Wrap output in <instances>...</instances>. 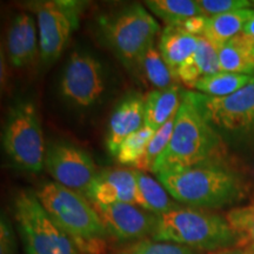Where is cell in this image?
I'll return each mask as SVG.
<instances>
[{
  "mask_svg": "<svg viewBox=\"0 0 254 254\" xmlns=\"http://www.w3.org/2000/svg\"><path fill=\"white\" fill-rule=\"evenodd\" d=\"M224 154L221 135L182 94L170 145L158 159L152 173L159 177L198 165L222 161Z\"/></svg>",
  "mask_w": 254,
  "mask_h": 254,
  "instance_id": "obj_2",
  "label": "cell"
},
{
  "mask_svg": "<svg viewBox=\"0 0 254 254\" xmlns=\"http://www.w3.org/2000/svg\"><path fill=\"white\" fill-rule=\"evenodd\" d=\"M221 72L254 75V52L243 34H238L219 49Z\"/></svg>",
  "mask_w": 254,
  "mask_h": 254,
  "instance_id": "obj_20",
  "label": "cell"
},
{
  "mask_svg": "<svg viewBox=\"0 0 254 254\" xmlns=\"http://www.w3.org/2000/svg\"><path fill=\"white\" fill-rule=\"evenodd\" d=\"M13 212L26 254H79L34 192H19L13 201Z\"/></svg>",
  "mask_w": 254,
  "mask_h": 254,
  "instance_id": "obj_8",
  "label": "cell"
},
{
  "mask_svg": "<svg viewBox=\"0 0 254 254\" xmlns=\"http://www.w3.org/2000/svg\"><path fill=\"white\" fill-rule=\"evenodd\" d=\"M207 21H208V17L199 14V15H194V17L186 19V20H184L183 23H180L179 25H176V26L182 27L184 31L187 32V33L190 34V36L204 37L206 27H207Z\"/></svg>",
  "mask_w": 254,
  "mask_h": 254,
  "instance_id": "obj_31",
  "label": "cell"
},
{
  "mask_svg": "<svg viewBox=\"0 0 254 254\" xmlns=\"http://www.w3.org/2000/svg\"><path fill=\"white\" fill-rule=\"evenodd\" d=\"M208 254H245V250L237 247V249H228V250L217 251V252H211Z\"/></svg>",
  "mask_w": 254,
  "mask_h": 254,
  "instance_id": "obj_33",
  "label": "cell"
},
{
  "mask_svg": "<svg viewBox=\"0 0 254 254\" xmlns=\"http://www.w3.org/2000/svg\"><path fill=\"white\" fill-rule=\"evenodd\" d=\"M199 37L190 36L176 25H167L161 33L158 49L168 68L177 79L178 68L198 49Z\"/></svg>",
  "mask_w": 254,
  "mask_h": 254,
  "instance_id": "obj_16",
  "label": "cell"
},
{
  "mask_svg": "<svg viewBox=\"0 0 254 254\" xmlns=\"http://www.w3.org/2000/svg\"><path fill=\"white\" fill-rule=\"evenodd\" d=\"M44 166L56 183L84 196L99 174L94 160L84 148L65 140L46 146Z\"/></svg>",
  "mask_w": 254,
  "mask_h": 254,
  "instance_id": "obj_11",
  "label": "cell"
},
{
  "mask_svg": "<svg viewBox=\"0 0 254 254\" xmlns=\"http://www.w3.org/2000/svg\"><path fill=\"white\" fill-rule=\"evenodd\" d=\"M145 5L167 25H179L186 19L201 14L196 1L192 0H148Z\"/></svg>",
  "mask_w": 254,
  "mask_h": 254,
  "instance_id": "obj_23",
  "label": "cell"
},
{
  "mask_svg": "<svg viewBox=\"0 0 254 254\" xmlns=\"http://www.w3.org/2000/svg\"><path fill=\"white\" fill-rule=\"evenodd\" d=\"M135 72L154 90H166L177 81L155 44L146 51Z\"/></svg>",
  "mask_w": 254,
  "mask_h": 254,
  "instance_id": "obj_21",
  "label": "cell"
},
{
  "mask_svg": "<svg viewBox=\"0 0 254 254\" xmlns=\"http://www.w3.org/2000/svg\"><path fill=\"white\" fill-rule=\"evenodd\" d=\"M100 36L128 71L139 62L157 38L160 26L140 4L124 6L98 19Z\"/></svg>",
  "mask_w": 254,
  "mask_h": 254,
  "instance_id": "obj_5",
  "label": "cell"
},
{
  "mask_svg": "<svg viewBox=\"0 0 254 254\" xmlns=\"http://www.w3.org/2000/svg\"><path fill=\"white\" fill-rule=\"evenodd\" d=\"M153 240L186 246L195 251L237 249L240 240L226 218L206 209L180 206L158 215Z\"/></svg>",
  "mask_w": 254,
  "mask_h": 254,
  "instance_id": "obj_4",
  "label": "cell"
},
{
  "mask_svg": "<svg viewBox=\"0 0 254 254\" xmlns=\"http://www.w3.org/2000/svg\"><path fill=\"white\" fill-rule=\"evenodd\" d=\"M193 59L202 77L221 72L219 66V49L205 37H199L198 49L193 55Z\"/></svg>",
  "mask_w": 254,
  "mask_h": 254,
  "instance_id": "obj_28",
  "label": "cell"
},
{
  "mask_svg": "<svg viewBox=\"0 0 254 254\" xmlns=\"http://www.w3.org/2000/svg\"><path fill=\"white\" fill-rule=\"evenodd\" d=\"M2 147L19 170L39 173L45 167L46 146L39 113L32 100L20 99L9 109L2 129Z\"/></svg>",
  "mask_w": 254,
  "mask_h": 254,
  "instance_id": "obj_6",
  "label": "cell"
},
{
  "mask_svg": "<svg viewBox=\"0 0 254 254\" xmlns=\"http://www.w3.org/2000/svg\"><path fill=\"white\" fill-rule=\"evenodd\" d=\"M106 90L101 63L91 53L74 51L64 67L59 82L62 97L78 109H90L99 103Z\"/></svg>",
  "mask_w": 254,
  "mask_h": 254,
  "instance_id": "obj_10",
  "label": "cell"
},
{
  "mask_svg": "<svg viewBox=\"0 0 254 254\" xmlns=\"http://www.w3.org/2000/svg\"><path fill=\"white\" fill-rule=\"evenodd\" d=\"M37 17L39 33V57L52 64L62 56L72 33L78 28L85 5L73 0H47L26 5Z\"/></svg>",
  "mask_w": 254,
  "mask_h": 254,
  "instance_id": "obj_9",
  "label": "cell"
},
{
  "mask_svg": "<svg viewBox=\"0 0 254 254\" xmlns=\"http://www.w3.org/2000/svg\"><path fill=\"white\" fill-rule=\"evenodd\" d=\"M6 51L11 65L25 68L32 65L39 53L38 25L30 13L23 12L12 19L6 36Z\"/></svg>",
  "mask_w": 254,
  "mask_h": 254,
  "instance_id": "obj_15",
  "label": "cell"
},
{
  "mask_svg": "<svg viewBox=\"0 0 254 254\" xmlns=\"http://www.w3.org/2000/svg\"><path fill=\"white\" fill-rule=\"evenodd\" d=\"M241 34L245 37L247 43H249L251 49H252V51L254 52V14H253V17L251 18L250 20L245 24V26H244V30H243V32H241Z\"/></svg>",
  "mask_w": 254,
  "mask_h": 254,
  "instance_id": "obj_32",
  "label": "cell"
},
{
  "mask_svg": "<svg viewBox=\"0 0 254 254\" xmlns=\"http://www.w3.org/2000/svg\"><path fill=\"white\" fill-rule=\"evenodd\" d=\"M196 4L201 11V14L208 18L245 9L252 6V2L249 0H198Z\"/></svg>",
  "mask_w": 254,
  "mask_h": 254,
  "instance_id": "obj_29",
  "label": "cell"
},
{
  "mask_svg": "<svg viewBox=\"0 0 254 254\" xmlns=\"http://www.w3.org/2000/svg\"><path fill=\"white\" fill-rule=\"evenodd\" d=\"M92 204L135 205L136 179L134 170L127 168H110L99 172L85 194Z\"/></svg>",
  "mask_w": 254,
  "mask_h": 254,
  "instance_id": "obj_13",
  "label": "cell"
},
{
  "mask_svg": "<svg viewBox=\"0 0 254 254\" xmlns=\"http://www.w3.org/2000/svg\"><path fill=\"white\" fill-rule=\"evenodd\" d=\"M145 97L140 93L126 94L116 105L111 114L106 134V148L116 157L122 142L127 136L145 125Z\"/></svg>",
  "mask_w": 254,
  "mask_h": 254,
  "instance_id": "obj_14",
  "label": "cell"
},
{
  "mask_svg": "<svg viewBox=\"0 0 254 254\" xmlns=\"http://www.w3.org/2000/svg\"><path fill=\"white\" fill-rule=\"evenodd\" d=\"M178 204L198 209L236 205L246 196V186L237 171L222 161L193 166L157 177Z\"/></svg>",
  "mask_w": 254,
  "mask_h": 254,
  "instance_id": "obj_1",
  "label": "cell"
},
{
  "mask_svg": "<svg viewBox=\"0 0 254 254\" xmlns=\"http://www.w3.org/2000/svg\"><path fill=\"white\" fill-rule=\"evenodd\" d=\"M15 250V239L12 225L8 219L1 214L0 222V254H13Z\"/></svg>",
  "mask_w": 254,
  "mask_h": 254,
  "instance_id": "obj_30",
  "label": "cell"
},
{
  "mask_svg": "<svg viewBox=\"0 0 254 254\" xmlns=\"http://www.w3.org/2000/svg\"><path fill=\"white\" fill-rule=\"evenodd\" d=\"M155 131L150 126L144 125L140 129L127 136L120 145L116 159L122 165L135 166L144 155L147 145L150 144Z\"/></svg>",
  "mask_w": 254,
  "mask_h": 254,
  "instance_id": "obj_26",
  "label": "cell"
},
{
  "mask_svg": "<svg viewBox=\"0 0 254 254\" xmlns=\"http://www.w3.org/2000/svg\"><path fill=\"white\" fill-rule=\"evenodd\" d=\"M183 90L174 84L166 90H153L145 95V125L158 131L179 110Z\"/></svg>",
  "mask_w": 254,
  "mask_h": 254,
  "instance_id": "obj_17",
  "label": "cell"
},
{
  "mask_svg": "<svg viewBox=\"0 0 254 254\" xmlns=\"http://www.w3.org/2000/svg\"><path fill=\"white\" fill-rule=\"evenodd\" d=\"M225 218L239 237V249L254 252V204L232 208Z\"/></svg>",
  "mask_w": 254,
  "mask_h": 254,
  "instance_id": "obj_24",
  "label": "cell"
},
{
  "mask_svg": "<svg viewBox=\"0 0 254 254\" xmlns=\"http://www.w3.org/2000/svg\"><path fill=\"white\" fill-rule=\"evenodd\" d=\"M245 254H254V252H250V251H245Z\"/></svg>",
  "mask_w": 254,
  "mask_h": 254,
  "instance_id": "obj_35",
  "label": "cell"
},
{
  "mask_svg": "<svg viewBox=\"0 0 254 254\" xmlns=\"http://www.w3.org/2000/svg\"><path fill=\"white\" fill-rule=\"evenodd\" d=\"M40 204L82 254H103L107 233L93 205L80 193L56 182H45L36 192Z\"/></svg>",
  "mask_w": 254,
  "mask_h": 254,
  "instance_id": "obj_3",
  "label": "cell"
},
{
  "mask_svg": "<svg viewBox=\"0 0 254 254\" xmlns=\"http://www.w3.org/2000/svg\"><path fill=\"white\" fill-rule=\"evenodd\" d=\"M92 204V202H91ZM103 221L109 236L119 241L142 240L153 236L158 215L132 204H92Z\"/></svg>",
  "mask_w": 254,
  "mask_h": 254,
  "instance_id": "obj_12",
  "label": "cell"
},
{
  "mask_svg": "<svg viewBox=\"0 0 254 254\" xmlns=\"http://www.w3.org/2000/svg\"><path fill=\"white\" fill-rule=\"evenodd\" d=\"M199 251L176 244L142 239L131 244L117 254H199Z\"/></svg>",
  "mask_w": 254,
  "mask_h": 254,
  "instance_id": "obj_27",
  "label": "cell"
},
{
  "mask_svg": "<svg viewBox=\"0 0 254 254\" xmlns=\"http://www.w3.org/2000/svg\"><path fill=\"white\" fill-rule=\"evenodd\" d=\"M136 179L135 205L155 215H161L180 207L174 199H171L166 189L160 182L154 180L142 171L134 170Z\"/></svg>",
  "mask_w": 254,
  "mask_h": 254,
  "instance_id": "obj_18",
  "label": "cell"
},
{
  "mask_svg": "<svg viewBox=\"0 0 254 254\" xmlns=\"http://www.w3.org/2000/svg\"><path fill=\"white\" fill-rule=\"evenodd\" d=\"M1 66H2L1 69H4V62H2V60H1ZM4 74H5V71H1V78L4 77Z\"/></svg>",
  "mask_w": 254,
  "mask_h": 254,
  "instance_id": "obj_34",
  "label": "cell"
},
{
  "mask_svg": "<svg viewBox=\"0 0 254 254\" xmlns=\"http://www.w3.org/2000/svg\"><path fill=\"white\" fill-rule=\"evenodd\" d=\"M253 77L254 75L218 72L215 74L200 78L193 88L199 93L209 95V97H226L246 86Z\"/></svg>",
  "mask_w": 254,
  "mask_h": 254,
  "instance_id": "obj_22",
  "label": "cell"
},
{
  "mask_svg": "<svg viewBox=\"0 0 254 254\" xmlns=\"http://www.w3.org/2000/svg\"><path fill=\"white\" fill-rule=\"evenodd\" d=\"M177 113L173 117H171L170 120L165 125L161 126L158 131H155L154 135L152 136L150 144L147 145V148H146L144 155L139 160V163L135 165V167L139 171H142V172H152L158 159L166 151L168 145H170L171 138H172L174 124H176L177 119Z\"/></svg>",
  "mask_w": 254,
  "mask_h": 254,
  "instance_id": "obj_25",
  "label": "cell"
},
{
  "mask_svg": "<svg viewBox=\"0 0 254 254\" xmlns=\"http://www.w3.org/2000/svg\"><path fill=\"white\" fill-rule=\"evenodd\" d=\"M183 98L225 138L254 136V77L246 86L226 97H209L196 91H183Z\"/></svg>",
  "mask_w": 254,
  "mask_h": 254,
  "instance_id": "obj_7",
  "label": "cell"
},
{
  "mask_svg": "<svg viewBox=\"0 0 254 254\" xmlns=\"http://www.w3.org/2000/svg\"><path fill=\"white\" fill-rule=\"evenodd\" d=\"M253 9L245 8L209 17L204 37L215 47L220 49L232 38L243 32L244 26L253 17Z\"/></svg>",
  "mask_w": 254,
  "mask_h": 254,
  "instance_id": "obj_19",
  "label": "cell"
}]
</instances>
